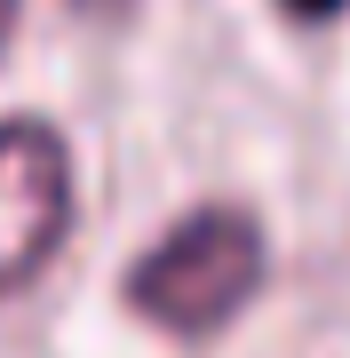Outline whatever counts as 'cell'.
<instances>
[{
	"mask_svg": "<svg viewBox=\"0 0 350 358\" xmlns=\"http://www.w3.org/2000/svg\"><path fill=\"white\" fill-rule=\"evenodd\" d=\"M72 231V152L48 120H0V294L32 287Z\"/></svg>",
	"mask_w": 350,
	"mask_h": 358,
	"instance_id": "obj_2",
	"label": "cell"
},
{
	"mask_svg": "<svg viewBox=\"0 0 350 358\" xmlns=\"http://www.w3.org/2000/svg\"><path fill=\"white\" fill-rule=\"evenodd\" d=\"M286 16H302V24H319V16H335V8H350V0H279Z\"/></svg>",
	"mask_w": 350,
	"mask_h": 358,
	"instance_id": "obj_3",
	"label": "cell"
},
{
	"mask_svg": "<svg viewBox=\"0 0 350 358\" xmlns=\"http://www.w3.org/2000/svg\"><path fill=\"white\" fill-rule=\"evenodd\" d=\"M16 32V0H0V40H8Z\"/></svg>",
	"mask_w": 350,
	"mask_h": 358,
	"instance_id": "obj_4",
	"label": "cell"
},
{
	"mask_svg": "<svg viewBox=\"0 0 350 358\" xmlns=\"http://www.w3.org/2000/svg\"><path fill=\"white\" fill-rule=\"evenodd\" d=\"M263 271H271V247L247 207H191L128 271V310L159 334H215L255 303Z\"/></svg>",
	"mask_w": 350,
	"mask_h": 358,
	"instance_id": "obj_1",
	"label": "cell"
}]
</instances>
